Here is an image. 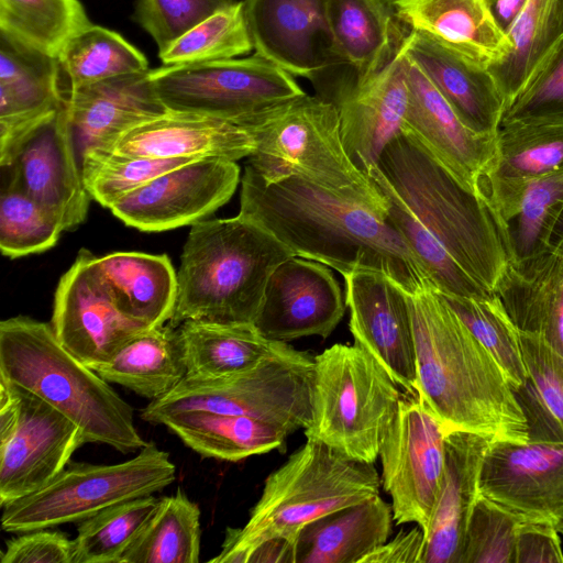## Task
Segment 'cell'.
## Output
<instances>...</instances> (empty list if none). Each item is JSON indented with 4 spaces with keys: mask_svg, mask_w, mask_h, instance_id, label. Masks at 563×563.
I'll use <instances>...</instances> for the list:
<instances>
[{
    "mask_svg": "<svg viewBox=\"0 0 563 563\" xmlns=\"http://www.w3.org/2000/svg\"><path fill=\"white\" fill-rule=\"evenodd\" d=\"M368 176L387 200L388 220L438 291L494 294L508 255L493 212L476 192L404 131Z\"/></svg>",
    "mask_w": 563,
    "mask_h": 563,
    "instance_id": "6da1fadb",
    "label": "cell"
},
{
    "mask_svg": "<svg viewBox=\"0 0 563 563\" xmlns=\"http://www.w3.org/2000/svg\"><path fill=\"white\" fill-rule=\"evenodd\" d=\"M240 198L239 214L267 230L295 256L320 262L342 276L379 272L407 294L430 283L387 211L368 202L297 176L267 183L247 165Z\"/></svg>",
    "mask_w": 563,
    "mask_h": 563,
    "instance_id": "7a4b0ae2",
    "label": "cell"
},
{
    "mask_svg": "<svg viewBox=\"0 0 563 563\" xmlns=\"http://www.w3.org/2000/svg\"><path fill=\"white\" fill-rule=\"evenodd\" d=\"M417 395L446 431L528 441L522 409L501 366L435 287L408 294Z\"/></svg>",
    "mask_w": 563,
    "mask_h": 563,
    "instance_id": "3957f363",
    "label": "cell"
},
{
    "mask_svg": "<svg viewBox=\"0 0 563 563\" xmlns=\"http://www.w3.org/2000/svg\"><path fill=\"white\" fill-rule=\"evenodd\" d=\"M295 254L240 214L192 224L177 272L169 325L185 321L254 323L267 282Z\"/></svg>",
    "mask_w": 563,
    "mask_h": 563,
    "instance_id": "277c9868",
    "label": "cell"
},
{
    "mask_svg": "<svg viewBox=\"0 0 563 563\" xmlns=\"http://www.w3.org/2000/svg\"><path fill=\"white\" fill-rule=\"evenodd\" d=\"M0 377L37 395L73 420L85 441L130 453L146 442L132 407L75 357L51 324L18 316L0 323Z\"/></svg>",
    "mask_w": 563,
    "mask_h": 563,
    "instance_id": "5b68a950",
    "label": "cell"
},
{
    "mask_svg": "<svg viewBox=\"0 0 563 563\" xmlns=\"http://www.w3.org/2000/svg\"><path fill=\"white\" fill-rule=\"evenodd\" d=\"M380 478L372 463L344 456L307 439L265 479L262 495L241 528H228L213 563H246L271 539L296 542L311 521L379 495Z\"/></svg>",
    "mask_w": 563,
    "mask_h": 563,
    "instance_id": "8992f818",
    "label": "cell"
},
{
    "mask_svg": "<svg viewBox=\"0 0 563 563\" xmlns=\"http://www.w3.org/2000/svg\"><path fill=\"white\" fill-rule=\"evenodd\" d=\"M239 125L253 136L247 166L267 183L297 176L384 211L375 181L351 159L332 101L307 93L274 104Z\"/></svg>",
    "mask_w": 563,
    "mask_h": 563,
    "instance_id": "52a82bcc",
    "label": "cell"
},
{
    "mask_svg": "<svg viewBox=\"0 0 563 563\" xmlns=\"http://www.w3.org/2000/svg\"><path fill=\"white\" fill-rule=\"evenodd\" d=\"M401 397L374 356L357 344L335 343L314 356L305 435L349 459L374 464Z\"/></svg>",
    "mask_w": 563,
    "mask_h": 563,
    "instance_id": "ba28073f",
    "label": "cell"
},
{
    "mask_svg": "<svg viewBox=\"0 0 563 563\" xmlns=\"http://www.w3.org/2000/svg\"><path fill=\"white\" fill-rule=\"evenodd\" d=\"M313 369L314 357L292 349L231 375H186L168 394L150 401L140 417L155 424L161 417L181 411L243 415L291 434L309 426Z\"/></svg>",
    "mask_w": 563,
    "mask_h": 563,
    "instance_id": "9c48e42d",
    "label": "cell"
},
{
    "mask_svg": "<svg viewBox=\"0 0 563 563\" xmlns=\"http://www.w3.org/2000/svg\"><path fill=\"white\" fill-rule=\"evenodd\" d=\"M175 479L169 454L152 442L117 464L70 462L46 486L3 506L1 527L27 532L82 521L112 505L159 492Z\"/></svg>",
    "mask_w": 563,
    "mask_h": 563,
    "instance_id": "30bf717a",
    "label": "cell"
},
{
    "mask_svg": "<svg viewBox=\"0 0 563 563\" xmlns=\"http://www.w3.org/2000/svg\"><path fill=\"white\" fill-rule=\"evenodd\" d=\"M153 88L168 111L235 124L274 104L305 95L294 75L255 55L151 69Z\"/></svg>",
    "mask_w": 563,
    "mask_h": 563,
    "instance_id": "8fae6325",
    "label": "cell"
},
{
    "mask_svg": "<svg viewBox=\"0 0 563 563\" xmlns=\"http://www.w3.org/2000/svg\"><path fill=\"white\" fill-rule=\"evenodd\" d=\"M446 432L418 395L401 397L378 456L397 525L428 528L445 467Z\"/></svg>",
    "mask_w": 563,
    "mask_h": 563,
    "instance_id": "7c38bea8",
    "label": "cell"
},
{
    "mask_svg": "<svg viewBox=\"0 0 563 563\" xmlns=\"http://www.w3.org/2000/svg\"><path fill=\"white\" fill-rule=\"evenodd\" d=\"M51 325L60 344L88 367L108 362L150 329L121 310L97 256L86 249L59 279Z\"/></svg>",
    "mask_w": 563,
    "mask_h": 563,
    "instance_id": "4fadbf2b",
    "label": "cell"
},
{
    "mask_svg": "<svg viewBox=\"0 0 563 563\" xmlns=\"http://www.w3.org/2000/svg\"><path fill=\"white\" fill-rule=\"evenodd\" d=\"M240 167L222 158L194 159L124 196L110 208L126 225L159 232L195 224L233 196Z\"/></svg>",
    "mask_w": 563,
    "mask_h": 563,
    "instance_id": "5bb4252c",
    "label": "cell"
},
{
    "mask_svg": "<svg viewBox=\"0 0 563 563\" xmlns=\"http://www.w3.org/2000/svg\"><path fill=\"white\" fill-rule=\"evenodd\" d=\"M1 183L19 188L49 210L65 231H73L85 221L91 197L77 163L64 100L1 166Z\"/></svg>",
    "mask_w": 563,
    "mask_h": 563,
    "instance_id": "9a60e30c",
    "label": "cell"
},
{
    "mask_svg": "<svg viewBox=\"0 0 563 563\" xmlns=\"http://www.w3.org/2000/svg\"><path fill=\"white\" fill-rule=\"evenodd\" d=\"M11 385L18 420L10 438L0 443L1 507L46 486L86 443L80 428L67 416L32 391Z\"/></svg>",
    "mask_w": 563,
    "mask_h": 563,
    "instance_id": "2e32d148",
    "label": "cell"
},
{
    "mask_svg": "<svg viewBox=\"0 0 563 563\" xmlns=\"http://www.w3.org/2000/svg\"><path fill=\"white\" fill-rule=\"evenodd\" d=\"M478 492L520 520H563V442L493 440L483 457Z\"/></svg>",
    "mask_w": 563,
    "mask_h": 563,
    "instance_id": "e0dca14e",
    "label": "cell"
},
{
    "mask_svg": "<svg viewBox=\"0 0 563 563\" xmlns=\"http://www.w3.org/2000/svg\"><path fill=\"white\" fill-rule=\"evenodd\" d=\"M350 331L408 395H417L416 350L408 294L386 275L360 269L343 275Z\"/></svg>",
    "mask_w": 563,
    "mask_h": 563,
    "instance_id": "ac0fdd59",
    "label": "cell"
},
{
    "mask_svg": "<svg viewBox=\"0 0 563 563\" xmlns=\"http://www.w3.org/2000/svg\"><path fill=\"white\" fill-rule=\"evenodd\" d=\"M329 266L294 256L272 273L254 325L266 338L288 342L328 338L345 312V296Z\"/></svg>",
    "mask_w": 563,
    "mask_h": 563,
    "instance_id": "d6986e66",
    "label": "cell"
},
{
    "mask_svg": "<svg viewBox=\"0 0 563 563\" xmlns=\"http://www.w3.org/2000/svg\"><path fill=\"white\" fill-rule=\"evenodd\" d=\"M253 48L291 75L313 78L341 64L328 20V0H245Z\"/></svg>",
    "mask_w": 563,
    "mask_h": 563,
    "instance_id": "ffe728a7",
    "label": "cell"
},
{
    "mask_svg": "<svg viewBox=\"0 0 563 563\" xmlns=\"http://www.w3.org/2000/svg\"><path fill=\"white\" fill-rule=\"evenodd\" d=\"M57 57L0 31V166L63 104Z\"/></svg>",
    "mask_w": 563,
    "mask_h": 563,
    "instance_id": "44dd1931",
    "label": "cell"
},
{
    "mask_svg": "<svg viewBox=\"0 0 563 563\" xmlns=\"http://www.w3.org/2000/svg\"><path fill=\"white\" fill-rule=\"evenodd\" d=\"M332 102L344 146L353 163L368 176L387 144L402 131L408 102L404 49L399 46L369 79L341 87Z\"/></svg>",
    "mask_w": 563,
    "mask_h": 563,
    "instance_id": "7402d4cb",
    "label": "cell"
},
{
    "mask_svg": "<svg viewBox=\"0 0 563 563\" xmlns=\"http://www.w3.org/2000/svg\"><path fill=\"white\" fill-rule=\"evenodd\" d=\"M407 87L402 131L416 139L465 187L476 192L478 178L495 156L496 134L481 135L466 128L408 57Z\"/></svg>",
    "mask_w": 563,
    "mask_h": 563,
    "instance_id": "603a6c76",
    "label": "cell"
},
{
    "mask_svg": "<svg viewBox=\"0 0 563 563\" xmlns=\"http://www.w3.org/2000/svg\"><path fill=\"white\" fill-rule=\"evenodd\" d=\"M399 46L466 128L481 135L497 133L505 100L488 68L444 41L418 30H410Z\"/></svg>",
    "mask_w": 563,
    "mask_h": 563,
    "instance_id": "cb8c5ba5",
    "label": "cell"
},
{
    "mask_svg": "<svg viewBox=\"0 0 563 563\" xmlns=\"http://www.w3.org/2000/svg\"><path fill=\"white\" fill-rule=\"evenodd\" d=\"M150 71L62 89L80 155L89 147L108 148L129 129L168 111L153 88Z\"/></svg>",
    "mask_w": 563,
    "mask_h": 563,
    "instance_id": "d4e9b609",
    "label": "cell"
},
{
    "mask_svg": "<svg viewBox=\"0 0 563 563\" xmlns=\"http://www.w3.org/2000/svg\"><path fill=\"white\" fill-rule=\"evenodd\" d=\"M563 170V122H511L496 133V151L481 175L476 194L495 220L515 205L523 186Z\"/></svg>",
    "mask_w": 563,
    "mask_h": 563,
    "instance_id": "484cf974",
    "label": "cell"
},
{
    "mask_svg": "<svg viewBox=\"0 0 563 563\" xmlns=\"http://www.w3.org/2000/svg\"><path fill=\"white\" fill-rule=\"evenodd\" d=\"M253 136L230 121L187 112L167 111L122 133L108 148L130 156L151 158L249 157Z\"/></svg>",
    "mask_w": 563,
    "mask_h": 563,
    "instance_id": "4316f807",
    "label": "cell"
},
{
    "mask_svg": "<svg viewBox=\"0 0 563 563\" xmlns=\"http://www.w3.org/2000/svg\"><path fill=\"white\" fill-rule=\"evenodd\" d=\"M492 438L452 430L445 435V467L424 533L422 563H460L467 523L479 494L478 477Z\"/></svg>",
    "mask_w": 563,
    "mask_h": 563,
    "instance_id": "83f0119b",
    "label": "cell"
},
{
    "mask_svg": "<svg viewBox=\"0 0 563 563\" xmlns=\"http://www.w3.org/2000/svg\"><path fill=\"white\" fill-rule=\"evenodd\" d=\"M393 7L411 30L444 41L488 69L509 52L507 33L486 0H393Z\"/></svg>",
    "mask_w": 563,
    "mask_h": 563,
    "instance_id": "f1b7e54d",
    "label": "cell"
},
{
    "mask_svg": "<svg viewBox=\"0 0 563 563\" xmlns=\"http://www.w3.org/2000/svg\"><path fill=\"white\" fill-rule=\"evenodd\" d=\"M494 294L519 331L563 355V254L553 249L508 263Z\"/></svg>",
    "mask_w": 563,
    "mask_h": 563,
    "instance_id": "f546056e",
    "label": "cell"
},
{
    "mask_svg": "<svg viewBox=\"0 0 563 563\" xmlns=\"http://www.w3.org/2000/svg\"><path fill=\"white\" fill-rule=\"evenodd\" d=\"M391 505L379 495L306 525L296 539V563H361L388 540Z\"/></svg>",
    "mask_w": 563,
    "mask_h": 563,
    "instance_id": "4dcf8cb0",
    "label": "cell"
},
{
    "mask_svg": "<svg viewBox=\"0 0 563 563\" xmlns=\"http://www.w3.org/2000/svg\"><path fill=\"white\" fill-rule=\"evenodd\" d=\"M187 375L217 377L252 368L294 347L264 336L254 323L185 321L176 329Z\"/></svg>",
    "mask_w": 563,
    "mask_h": 563,
    "instance_id": "1f68e13d",
    "label": "cell"
},
{
    "mask_svg": "<svg viewBox=\"0 0 563 563\" xmlns=\"http://www.w3.org/2000/svg\"><path fill=\"white\" fill-rule=\"evenodd\" d=\"M99 269L121 310L147 328L169 321L177 297V273L165 254L114 252L98 257Z\"/></svg>",
    "mask_w": 563,
    "mask_h": 563,
    "instance_id": "d6a6232c",
    "label": "cell"
},
{
    "mask_svg": "<svg viewBox=\"0 0 563 563\" xmlns=\"http://www.w3.org/2000/svg\"><path fill=\"white\" fill-rule=\"evenodd\" d=\"M155 424L167 427L200 455L230 462L283 450L289 435L253 417L200 410L166 415Z\"/></svg>",
    "mask_w": 563,
    "mask_h": 563,
    "instance_id": "836d02e7",
    "label": "cell"
},
{
    "mask_svg": "<svg viewBox=\"0 0 563 563\" xmlns=\"http://www.w3.org/2000/svg\"><path fill=\"white\" fill-rule=\"evenodd\" d=\"M110 384L141 397L158 399L187 375L176 328H150L130 340L111 360L90 367Z\"/></svg>",
    "mask_w": 563,
    "mask_h": 563,
    "instance_id": "e575fe53",
    "label": "cell"
},
{
    "mask_svg": "<svg viewBox=\"0 0 563 563\" xmlns=\"http://www.w3.org/2000/svg\"><path fill=\"white\" fill-rule=\"evenodd\" d=\"M335 51L356 73L355 82L377 74L391 58V15L384 0H328Z\"/></svg>",
    "mask_w": 563,
    "mask_h": 563,
    "instance_id": "d590c367",
    "label": "cell"
},
{
    "mask_svg": "<svg viewBox=\"0 0 563 563\" xmlns=\"http://www.w3.org/2000/svg\"><path fill=\"white\" fill-rule=\"evenodd\" d=\"M505 31L510 42L509 52L488 70L504 97L506 108L563 36L560 30V0H523Z\"/></svg>",
    "mask_w": 563,
    "mask_h": 563,
    "instance_id": "8d00e7d4",
    "label": "cell"
},
{
    "mask_svg": "<svg viewBox=\"0 0 563 563\" xmlns=\"http://www.w3.org/2000/svg\"><path fill=\"white\" fill-rule=\"evenodd\" d=\"M520 342L526 380L515 396L527 421L528 441L563 442V355L521 331Z\"/></svg>",
    "mask_w": 563,
    "mask_h": 563,
    "instance_id": "74e56055",
    "label": "cell"
},
{
    "mask_svg": "<svg viewBox=\"0 0 563 563\" xmlns=\"http://www.w3.org/2000/svg\"><path fill=\"white\" fill-rule=\"evenodd\" d=\"M200 509L186 494L159 504L120 563H197L200 554Z\"/></svg>",
    "mask_w": 563,
    "mask_h": 563,
    "instance_id": "f35d334b",
    "label": "cell"
},
{
    "mask_svg": "<svg viewBox=\"0 0 563 563\" xmlns=\"http://www.w3.org/2000/svg\"><path fill=\"white\" fill-rule=\"evenodd\" d=\"M563 210V170L527 183L499 221L508 263H521L549 250Z\"/></svg>",
    "mask_w": 563,
    "mask_h": 563,
    "instance_id": "ab89813d",
    "label": "cell"
},
{
    "mask_svg": "<svg viewBox=\"0 0 563 563\" xmlns=\"http://www.w3.org/2000/svg\"><path fill=\"white\" fill-rule=\"evenodd\" d=\"M57 59L66 77L62 89L150 69L146 57L119 33L92 23L65 44Z\"/></svg>",
    "mask_w": 563,
    "mask_h": 563,
    "instance_id": "60d3db41",
    "label": "cell"
},
{
    "mask_svg": "<svg viewBox=\"0 0 563 563\" xmlns=\"http://www.w3.org/2000/svg\"><path fill=\"white\" fill-rule=\"evenodd\" d=\"M90 24L79 0H0V31L54 57Z\"/></svg>",
    "mask_w": 563,
    "mask_h": 563,
    "instance_id": "b9f144b4",
    "label": "cell"
},
{
    "mask_svg": "<svg viewBox=\"0 0 563 563\" xmlns=\"http://www.w3.org/2000/svg\"><path fill=\"white\" fill-rule=\"evenodd\" d=\"M152 495L122 501L80 521L74 539V563H120L156 510Z\"/></svg>",
    "mask_w": 563,
    "mask_h": 563,
    "instance_id": "7bdbcfd3",
    "label": "cell"
},
{
    "mask_svg": "<svg viewBox=\"0 0 563 563\" xmlns=\"http://www.w3.org/2000/svg\"><path fill=\"white\" fill-rule=\"evenodd\" d=\"M441 295L474 336L496 358L515 393L526 380L520 331L498 296L493 294L474 298Z\"/></svg>",
    "mask_w": 563,
    "mask_h": 563,
    "instance_id": "ee69618b",
    "label": "cell"
},
{
    "mask_svg": "<svg viewBox=\"0 0 563 563\" xmlns=\"http://www.w3.org/2000/svg\"><path fill=\"white\" fill-rule=\"evenodd\" d=\"M84 183L89 196L102 207L113 203L157 176L199 158H151L89 147L80 155Z\"/></svg>",
    "mask_w": 563,
    "mask_h": 563,
    "instance_id": "f6af8a7d",
    "label": "cell"
},
{
    "mask_svg": "<svg viewBox=\"0 0 563 563\" xmlns=\"http://www.w3.org/2000/svg\"><path fill=\"white\" fill-rule=\"evenodd\" d=\"M252 48L244 1H240L190 29L158 56L164 66H175L234 58Z\"/></svg>",
    "mask_w": 563,
    "mask_h": 563,
    "instance_id": "bcb514c9",
    "label": "cell"
},
{
    "mask_svg": "<svg viewBox=\"0 0 563 563\" xmlns=\"http://www.w3.org/2000/svg\"><path fill=\"white\" fill-rule=\"evenodd\" d=\"M59 219L19 188L1 183L0 250L9 258L42 253L64 232Z\"/></svg>",
    "mask_w": 563,
    "mask_h": 563,
    "instance_id": "7dc6e473",
    "label": "cell"
},
{
    "mask_svg": "<svg viewBox=\"0 0 563 563\" xmlns=\"http://www.w3.org/2000/svg\"><path fill=\"white\" fill-rule=\"evenodd\" d=\"M511 122H563V36L505 108L500 125Z\"/></svg>",
    "mask_w": 563,
    "mask_h": 563,
    "instance_id": "c3c4849f",
    "label": "cell"
},
{
    "mask_svg": "<svg viewBox=\"0 0 563 563\" xmlns=\"http://www.w3.org/2000/svg\"><path fill=\"white\" fill-rule=\"evenodd\" d=\"M520 519L478 494L464 538L460 563H515Z\"/></svg>",
    "mask_w": 563,
    "mask_h": 563,
    "instance_id": "681fc988",
    "label": "cell"
},
{
    "mask_svg": "<svg viewBox=\"0 0 563 563\" xmlns=\"http://www.w3.org/2000/svg\"><path fill=\"white\" fill-rule=\"evenodd\" d=\"M234 0H137L134 21L154 40L158 55L190 29Z\"/></svg>",
    "mask_w": 563,
    "mask_h": 563,
    "instance_id": "f907efd6",
    "label": "cell"
},
{
    "mask_svg": "<svg viewBox=\"0 0 563 563\" xmlns=\"http://www.w3.org/2000/svg\"><path fill=\"white\" fill-rule=\"evenodd\" d=\"M7 542L1 563H74V540L60 531L37 529Z\"/></svg>",
    "mask_w": 563,
    "mask_h": 563,
    "instance_id": "816d5d0a",
    "label": "cell"
},
{
    "mask_svg": "<svg viewBox=\"0 0 563 563\" xmlns=\"http://www.w3.org/2000/svg\"><path fill=\"white\" fill-rule=\"evenodd\" d=\"M559 536L551 523L521 520L516 533L515 563H562Z\"/></svg>",
    "mask_w": 563,
    "mask_h": 563,
    "instance_id": "f5cc1de1",
    "label": "cell"
},
{
    "mask_svg": "<svg viewBox=\"0 0 563 563\" xmlns=\"http://www.w3.org/2000/svg\"><path fill=\"white\" fill-rule=\"evenodd\" d=\"M424 533L418 526L409 531H400L366 556L361 563H422Z\"/></svg>",
    "mask_w": 563,
    "mask_h": 563,
    "instance_id": "db71d44e",
    "label": "cell"
},
{
    "mask_svg": "<svg viewBox=\"0 0 563 563\" xmlns=\"http://www.w3.org/2000/svg\"><path fill=\"white\" fill-rule=\"evenodd\" d=\"M296 563V542L271 539L256 547L246 563Z\"/></svg>",
    "mask_w": 563,
    "mask_h": 563,
    "instance_id": "11a10c76",
    "label": "cell"
},
{
    "mask_svg": "<svg viewBox=\"0 0 563 563\" xmlns=\"http://www.w3.org/2000/svg\"><path fill=\"white\" fill-rule=\"evenodd\" d=\"M549 249H553L563 254V210L561 211L552 231Z\"/></svg>",
    "mask_w": 563,
    "mask_h": 563,
    "instance_id": "9f6ffc18",
    "label": "cell"
},
{
    "mask_svg": "<svg viewBox=\"0 0 563 563\" xmlns=\"http://www.w3.org/2000/svg\"><path fill=\"white\" fill-rule=\"evenodd\" d=\"M492 10L496 7H511L512 8V19L522 4L523 0H487ZM511 19V20H512ZM511 22V21H510Z\"/></svg>",
    "mask_w": 563,
    "mask_h": 563,
    "instance_id": "6f0895ef",
    "label": "cell"
},
{
    "mask_svg": "<svg viewBox=\"0 0 563 563\" xmlns=\"http://www.w3.org/2000/svg\"><path fill=\"white\" fill-rule=\"evenodd\" d=\"M560 30L563 35V0H560Z\"/></svg>",
    "mask_w": 563,
    "mask_h": 563,
    "instance_id": "680465c9",
    "label": "cell"
},
{
    "mask_svg": "<svg viewBox=\"0 0 563 563\" xmlns=\"http://www.w3.org/2000/svg\"><path fill=\"white\" fill-rule=\"evenodd\" d=\"M555 528L558 529V531L560 532V534H562V536H563V520H562V521H560V522L555 526Z\"/></svg>",
    "mask_w": 563,
    "mask_h": 563,
    "instance_id": "91938a15",
    "label": "cell"
},
{
    "mask_svg": "<svg viewBox=\"0 0 563 563\" xmlns=\"http://www.w3.org/2000/svg\"><path fill=\"white\" fill-rule=\"evenodd\" d=\"M487 1V0H486Z\"/></svg>",
    "mask_w": 563,
    "mask_h": 563,
    "instance_id": "94428289",
    "label": "cell"
}]
</instances>
